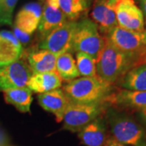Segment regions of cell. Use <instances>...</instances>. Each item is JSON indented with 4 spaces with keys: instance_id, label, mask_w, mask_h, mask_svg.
Segmentation results:
<instances>
[{
    "instance_id": "obj_1",
    "label": "cell",
    "mask_w": 146,
    "mask_h": 146,
    "mask_svg": "<svg viewBox=\"0 0 146 146\" xmlns=\"http://www.w3.org/2000/svg\"><path fill=\"white\" fill-rule=\"evenodd\" d=\"M104 38V46L96 60L97 76L106 83L114 85L137 63L115 47L106 36Z\"/></svg>"
},
{
    "instance_id": "obj_2",
    "label": "cell",
    "mask_w": 146,
    "mask_h": 146,
    "mask_svg": "<svg viewBox=\"0 0 146 146\" xmlns=\"http://www.w3.org/2000/svg\"><path fill=\"white\" fill-rule=\"evenodd\" d=\"M104 114L113 139L127 145L146 146L145 130L132 116L110 106Z\"/></svg>"
},
{
    "instance_id": "obj_3",
    "label": "cell",
    "mask_w": 146,
    "mask_h": 146,
    "mask_svg": "<svg viewBox=\"0 0 146 146\" xmlns=\"http://www.w3.org/2000/svg\"><path fill=\"white\" fill-rule=\"evenodd\" d=\"M70 102L76 104H98L107 102L114 85L97 77H80L68 82L63 89Z\"/></svg>"
},
{
    "instance_id": "obj_4",
    "label": "cell",
    "mask_w": 146,
    "mask_h": 146,
    "mask_svg": "<svg viewBox=\"0 0 146 146\" xmlns=\"http://www.w3.org/2000/svg\"><path fill=\"white\" fill-rule=\"evenodd\" d=\"M104 43V36L92 20L84 18L76 22L72 36V51L88 54L97 60Z\"/></svg>"
},
{
    "instance_id": "obj_5",
    "label": "cell",
    "mask_w": 146,
    "mask_h": 146,
    "mask_svg": "<svg viewBox=\"0 0 146 146\" xmlns=\"http://www.w3.org/2000/svg\"><path fill=\"white\" fill-rule=\"evenodd\" d=\"M106 36L122 52L132 57L136 65L143 62L146 56V33H139L116 26Z\"/></svg>"
},
{
    "instance_id": "obj_6",
    "label": "cell",
    "mask_w": 146,
    "mask_h": 146,
    "mask_svg": "<svg viewBox=\"0 0 146 146\" xmlns=\"http://www.w3.org/2000/svg\"><path fill=\"white\" fill-rule=\"evenodd\" d=\"M109 106L107 102L98 104H76L70 102L63 115V129L72 132H79L90 122L104 114Z\"/></svg>"
},
{
    "instance_id": "obj_7",
    "label": "cell",
    "mask_w": 146,
    "mask_h": 146,
    "mask_svg": "<svg viewBox=\"0 0 146 146\" xmlns=\"http://www.w3.org/2000/svg\"><path fill=\"white\" fill-rule=\"evenodd\" d=\"M77 21H68L55 28L37 46L39 49L46 50L55 55L67 52H72V36Z\"/></svg>"
},
{
    "instance_id": "obj_8",
    "label": "cell",
    "mask_w": 146,
    "mask_h": 146,
    "mask_svg": "<svg viewBox=\"0 0 146 146\" xmlns=\"http://www.w3.org/2000/svg\"><path fill=\"white\" fill-rule=\"evenodd\" d=\"M32 74L31 68L22 55L15 62L0 67V92L27 87Z\"/></svg>"
},
{
    "instance_id": "obj_9",
    "label": "cell",
    "mask_w": 146,
    "mask_h": 146,
    "mask_svg": "<svg viewBox=\"0 0 146 146\" xmlns=\"http://www.w3.org/2000/svg\"><path fill=\"white\" fill-rule=\"evenodd\" d=\"M114 9L119 26L131 31L145 32V17L134 0H117Z\"/></svg>"
},
{
    "instance_id": "obj_10",
    "label": "cell",
    "mask_w": 146,
    "mask_h": 146,
    "mask_svg": "<svg viewBox=\"0 0 146 146\" xmlns=\"http://www.w3.org/2000/svg\"><path fill=\"white\" fill-rule=\"evenodd\" d=\"M22 56L26 59L33 73L56 72L57 55L48 50L33 46L23 50Z\"/></svg>"
},
{
    "instance_id": "obj_11",
    "label": "cell",
    "mask_w": 146,
    "mask_h": 146,
    "mask_svg": "<svg viewBox=\"0 0 146 146\" xmlns=\"http://www.w3.org/2000/svg\"><path fill=\"white\" fill-rule=\"evenodd\" d=\"M41 21L38 25L40 40L43 39L55 28L68 21L67 17L58 7V0H44Z\"/></svg>"
},
{
    "instance_id": "obj_12",
    "label": "cell",
    "mask_w": 146,
    "mask_h": 146,
    "mask_svg": "<svg viewBox=\"0 0 146 146\" xmlns=\"http://www.w3.org/2000/svg\"><path fill=\"white\" fill-rule=\"evenodd\" d=\"M106 102L110 106L118 109L139 110L146 107V91H131L121 89L114 91Z\"/></svg>"
},
{
    "instance_id": "obj_13",
    "label": "cell",
    "mask_w": 146,
    "mask_h": 146,
    "mask_svg": "<svg viewBox=\"0 0 146 146\" xmlns=\"http://www.w3.org/2000/svg\"><path fill=\"white\" fill-rule=\"evenodd\" d=\"M91 17L102 36L118 26L114 6L110 5L106 0H94Z\"/></svg>"
},
{
    "instance_id": "obj_14",
    "label": "cell",
    "mask_w": 146,
    "mask_h": 146,
    "mask_svg": "<svg viewBox=\"0 0 146 146\" xmlns=\"http://www.w3.org/2000/svg\"><path fill=\"white\" fill-rule=\"evenodd\" d=\"M37 101L43 109L55 116L58 123L63 121L64 113L70 104L67 95L60 89L38 94Z\"/></svg>"
},
{
    "instance_id": "obj_15",
    "label": "cell",
    "mask_w": 146,
    "mask_h": 146,
    "mask_svg": "<svg viewBox=\"0 0 146 146\" xmlns=\"http://www.w3.org/2000/svg\"><path fill=\"white\" fill-rule=\"evenodd\" d=\"M81 143L86 146H105L107 140L106 120L102 117L90 122L78 132Z\"/></svg>"
},
{
    "instance_id": "obj_16",
    "label": "cell",
    "mask_w": 146,
    "mask_h": 146,
    "mask_svg": "<svg viewBox=\"0 0 146 146\" xmlns=\"http://www.w3.org/2000/svg\"><path fill=\"white\" fill-rule=\"evenodd\" d=\"M42 15V7L39 3H29L17 13L15 25L21 30L32 35L38 28Z\"/></svg>"
},
{
    "instance_id": "obj_17",
    "label": "cell",
    "mask_w": 146,
    "mask_h": 146,
    "mask_svg": "<svg viewBox=\"0 0 146 146\" xmlns=\"http://www.w3.org/2000/svg\"><path fill=\"white\" fill-rule=\"evenodd\" d=\"M23 53V47L13 33L0 32V66H4L19 59Z\"/></svg>"
},
{
    "instance_id": "obj_18",
    "label": "cell",
    "mask_w": 146,
    "mask_h": 146,
    "mask_svg": "<svg viewBox=\"0 0 146 146\" xmlns=\"http://www.w3.org/2000/svg\"><path fill=\"white\" fill-rule=\"evenodd\" d=\"M62 86V80L57 72L43 73H33L27 87L35 94H44Z\"/></svg>"
},
{
    "instance_id": "obj_19",
    "label": "cell",
    "mask_w": 146,
    "mask_h": 146,
    "mask_svg": "<svg viewBox=\"0 0 146 146\" xmlns=\"http://www.w3.org/2000/svg\"><path fill=\"white\" fill-rule=\"evenodd\" d=\"M117 84L123 89L146 91V63L132 67Z\"/></svg>"
},
{
    "instance_id": "obj_20",
    "label": "cell",
    "mask_w": 146,
    "mask_h": 146,
    "mask_svg": "<svg viewBox=\"0 0 146 146\" xmlns=\"http://www.w3.org/2000/svg\"><path fill=\"white\" fill-rule=\"evenodd\" d=\"M6 102L12 105L19 111L26 113L30 111L33 102V92L28 87L16 88L3 92Z\"/></svg>"
},
{
    "instance_id": "obj_21",
    "label": "cell",
    "mask_w": 146,
    "mask_h": 146,
    "mask_svg": "<svg viewBox=\"0 0 146 146\" xmlns=\"http://www.w3.org/2000/svg\"><path fill=\"white\" fill-rule=\"evenodd\" d=\"M56 72L61 80L68 83L80 76L76 63L72 53H64L57 56Z\"/></svg>"
},
{
    "instance_id": "obj_22",
    "label": "cell",
    "mask_w": 146,
    "mask_h": 146,
    "mask_svg": "<svg viewBox=\"0 0 146 146\" xmlns=\"http://www.w3.org/2000/svg\"><path fill=\"white\" fill-rule=\"evenodd\" d=\"M90 0H58V7L68 21H76L86 12Z\"/></svg>"
},
{
    "instance_id": "obj_23",
    "label": "cell",
    "mask_w": 146,
    "mask_h": 146,
    "mask_svg": "<svg viewBox=\"0 0 146 146\" xmlns=\"http://www.w3.org/2000/svg\"><path fill=\"white\" fill-rule=\"evenodd\" d=\"M76 67L80 76L82 77H97L96 60L88 54L76 53Z\"/></svg>"
},
{
    "instance_id": "obj_24",
    "label": "cell",
    "mask_w": 146,
    "mask_h": 146,
    "mask_svg": "<svg viewBox=\"0 0 146 146\" xmlns=\"http://www.w3.org/2000/svg\"><path fill=\"white\" fill-rule=\"evenodd\" d=\"M18 0H0V25H11L12 14Z\"/></svg>"
},
{
    "instance_id": "obj_25",
    "label": "cell",
    "mask_w": 146,
    "mask_h": 146,
    "mask_svg": "<svg viewBox=\"0 0 146 146\" xmlns=\"http://www.w3.org/2000/svg\"><path fill=\"white\" fill-rule=\"evenodd\" d=\"M13 34L17 38V40L20 42V43H21L22 46H28V44L30 42L31 35H29V34L25 33L24 31L21 30L16 25L13 27Z\"/></svg>"
},
{
    "instance_id": "obj_26",
    "label": "cell",
    "mask_w": 146,
    "mask_h": 146,
    "mask_svg": "<svg viewBox=\"0 0 146 146\" xmlns=\"http://www.w3.org/2000/svg\"><path fill=\"white\" fill-rule=\"evenodd\" d=\"M137 114H138V117L142 122V123L146 126V107L137 110Z\"/></svg>"
},
{
    "instance_id": "obj_27",
    "label": "cell",
    "mask_w": 146,
    "mask_h": 146,
    "mask_svg": "<svg viewBox=\"0 0 146 146\" xmlns=\"http://www.w3.org/2000/svg\"><path fill=\"white\" fill-rule=\"evenodd\" d=\"M105 146H130V145H124V144H122V143H119L117 141H115V139L113 138H109L106 143V145Z\"/></svg>"
},
{
    "instance_id": "obj_28",
    "label": "cell",
    "mask_w": 146,
    "mask_h": 146,
    "mask_svg": "<svg viewBox=\"0 0 146 146\" xmlns=\"http://www.w3.org/2000/svg\"><path fill=\"white\" fill-rule=\"evenodd\" d=\"M8 138L2 130H0V146L8 145Z\"/></svg>"
},
{
    "instance_id": "obj_29",
    "label": "cell",
    "mask_w": 146,
    "mask_h": 146,
    "mask_svg": "<svg viewBox=\"0 0 146 146\" xmlns=\"http://www.w3.org/2000/svg\"><path fill=\"white\" fill-rule=\"evenodd\" d=\"M141 11L143 12V15L146 22V0H141Z\"/></svg>"
},
{
    "instance_id": "obj_30",
    "label": "cell",
    "mask_w": 146,
    "mask_h": 146,
    "mask_svg": "<svg viewBox=\"0 0 146 146\" xmlns=\"http://www.w3.org/2000/svg\"><path fill=\"white\" fill-rule=\"evenodd\" d=\"M108 3H109L110 5L111 6H114V4L115 3V2L117 1V0H106Z\"/></svg>"
},
{
    "instance_id": "obj_31",
    "label": "cell",
    "mask_w": 146,
    "mask_h": 146,
    "mask_svg": "<svg viewBox=\"0 0 146 146\" xmlns=\"http://www.w3.org/2000/svg\"><path fill=\"white\" fill-rule=\"evenodd\" d=\"M141 63H146V56L145 57V58H144V60H143V62Z\"/></svg>"
},
{
    "instance_id": "obj_32",
    "label": "cell",
    "mask_w": 146,
    "mask_h": 146,
    "mask_svg": "<svg viewBox=\"0 0 146 146\" xmlns=\"http://www.w3.org/2000/svg\"><path fill=\"white\" fill-rule=\"evenodd\" d=\"M145 33H146V27H145Z\"/></svg>"
},
{
    "instance_id": "obj_33",
    "label": "cell",
    "mask_w": 146,
    "mask_h": 146,
    "mask_svg": "<svg viewBox=\"0 0 146 146\" xmlns=\"http://www.w3.org/2000/svg\"><path fill=\"white\" fill-rule=\"evenodd\" d=\"M41 1H44V0H41Z\"/></svg>"
},
{
    "instance_id": "obj_34",
    "label": "cell",
    "mask_w": 146,
    "mask_h": 146,
    "mask_svg": "<svg viewBox=\"0 0 146 146\" xmlns=\"http://www.w3.org/2000/svg\"><path fill=\"white\" fill-rule=\"evenodd\" d=\"M6 146H10V145H6Z\"/></svg>"
},
{
    "instance_id": "obj_35",
    "label": "cell",
    "mask_w": 146,
    "mask_h": 146,
    "mask_svg": "<svg viewBox=\"0 0 146 146\" xmlns=\"http://www.w3.org/2000/svg\"><path fill=\"white\" fill-rule=\"evenodd\" d=\"M0 67H1V66H0Z\"/></svg>"
}]
</instances>
